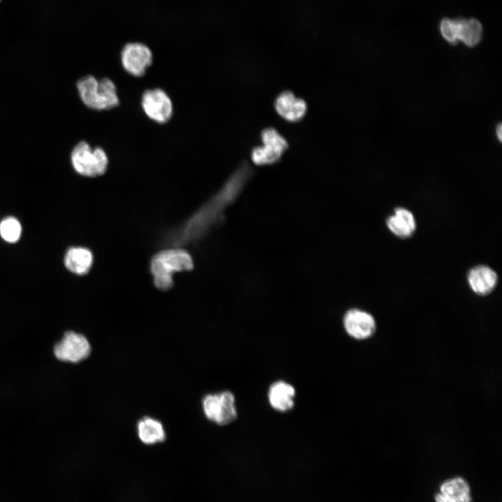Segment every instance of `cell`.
Returning <instances> with one entry per match:
<instances>
[{
    "label": "cell",
    "mask_w": 502,
    "mask_h": 502,
    "mask_svg": "<svg viewBox=\"0 0 502 502\" xmlns=\"http://www.w3.org/2000/svg\"><path fill=\"white\" fill-rule=\"evenodd\" d=\"M137 432L140 441L146 445L160 443L166 439L162 423L150 416H144L138 420Z\"/></svg>",
    "instance_id": "cell-16"
},
{
    "label": "cell",
    "mask_w": 502,
    "mask_h": 502,
    "mask_svg": "<svg viewBox=\"0 0 502 502\" xmlns=\"http://www.w3.org/2000/svg\"><path fill=\"white\" fill-rule=\"evenodd\" d=\"M458 40L469 47L478 45L482 38V26L476 18H456Z\"/></svg>",
    "instance_id": "cell-18"
},
{
    "label": "cell",
    "mask_w": 502,
    "mask_h": 502,
    "mask_svg": "<svg viewBox=\"0 0 502 502\" xmlns=\"http://www.w3.org/2000/svg\"><path fill=\"white\" fill-rule=\"evenodd\" d=\"M70 161L75 171L86 177H96L105 173L108 165V157L100 147L92 148L87 142L82 141L73 149Z\"/></svg>",
    "instance_id": "cell-4"
},
{
    "label": "cell",
    "mask_w": 502,
    "mask_h": 502,
    "mask_svg": "<svg viewBox=\"0 0 502 502\" xmlns=\"http://www.w3.org/2000/svg\"><path fill=\"white\" fill-rule=\"evenodd\" d=\"M121 61L127 73L135 77H142L151 65L153 54L146 45L129 43L122 49Z\"/></svg>",
    "instance_id": "cell-9"
},
{
    "label": "cell",
    "mask_w": 502,
    "mask_h": 502,
    "mask_svg": "<svg viewBox=\"0 0 502 502\" xmlns=\"http://www.w3.org/2000/svg\"><path fill=\"white\" fill-rule=\"evenodd\" d=\"M93 261L92 252L83 247L70 248L64 258V264L68 270L77 275L86 274L91 268Z\"/></svg>",
    "instance_id": "cell-17"
},
{
    "label": "cell",
    "mask_w": 502,
    "mask_h": 502,
    "mask_svg": "<svg viewBox=\"0 0 502 502\" xmlns=\"http://www.w3.org/2000/svg\"><path fill=\"white\" fill-rule=\"evenodd\" d=\"M141 104L146 115L158 123H167L172 116V100L161 89L145 91L142 96Z\"/></svg>",
    "instance_id": "cell-8"
},
{
    "label": "cell",
    "mask_w": 502,
    "mask_h": 502,
    "mask_svg": "<svg viewBox=\"0 0 502 502\" xmlns=\"http://www.w3.org/2000/svg\"><path fill=\"white\" fill-rule=\"evenodd\" d=\"M386 224L392 234L402 239L411 237L416 230L413 214L404 207L395 208L393 213L386 218Z\"/></svg>",
    "instance_id": "cell-14"
},
{
    "label": "cell",
    "mask_w": 502,
    "mask_h": 502,
    "mask_svg": "<svg viewBox=\"0 0 502 502\" xmlns=\"http://www.w3.org/2000/svg\"><path fill=\"white\" fill-rule=\"evenodd\" d=\"M274 107L279 116L289 122L301 121L307 112L305 101L289 91H283L276 97Z\"/></svg>",
    "instance_id": "cell-13"
},
{
    "label": "cell",
    "mask_w": 502,
    "mask_h": 502,
    "mask_svg": "<svg viewBox=\"0 0 502 502\" xmlns=\"http://www.w3.org/2000/svg\"><path fill=\"white\" fill-rule=\"evenodd\" d=\"M434 500L435 502H472L470 485L460 476L447 479L440 485Z\"/></svg>",
    "instance_id": "cell-11"
},
{
    "label": "cell",
    "mask_w": 502,
    "mask_h": 502,
    "mask_svg": "<svg viewBox=\"0 0 502 502\" xmlns=\"http://www.w3.org/2000/svg\"><path fill=\"white\" fill-rule=\"evenodd\" d=\"M1 0H0V2H1Z\"/></svg>",
    "instance_id": "cell-22"
},
{
    "label": "cell",
    "mask_w": 502,
    "mask_h": 502,
    "mask_svg": "<svg viewBox=\"0 0 502 502\" xmlns=\"http://www.w3.org/2000/svg\"><path fill=\"white\" fill-rule=\"evenodd\" d=\"M498 275L487 265H477L467 273V281L471 289L478 296L490 294L498 284Z\"/></svg>",
    "instance_id": "cell-12"
},
{
    "label": "cell",
    "mask_w": 502,
    "mask_h": 502,
    "mask_svg": "<svg viewBox=\"0 0 502 502\" xmlns=\"http://www.w3.org/2000/svg\"><path fill=\"white\" fill-rule=\"evenodd\" d=\"M193 260L190 253L182 247H170L155 254L150 261V271L153 283L160 290L167 291L174 285V273L190 271Z\"/></svg>",
    "instance_id": "cell-2"
},
{
    "label": "cell",
    "mask_w": 502,
    "mask_h": 502,
    "mask_svg": "<svg viewBox=\"0 0 502 502\" xmlns=\"http://www.w3.org/2000/svg\"><path fill=\"white\" fill-rule=\"evenodd\" d=\"M343 325L347 333L358 340L370 337L376 327L375 319L371 314L357 308L351 309L345 313Z\"/></svg>",
    "instance_id": "cell-10"
},
{
    "label": "cell",
    "mask_w": 502,
    "mask_h": 502,
    "mask_svg": "<svg viewBox=\"0 0 502 502\" xmlns=\"http://www.w3.org/2000/svg\"><path fill=\"white\" fill-rule=\"evenodd\" d=\"M496 135L499 141L501 140L502 136V127L501 124H499L496 128Z\"/></svg>",
    "instance_id": "cell-21"
},
{
    "label": "cell",
    "mask_w": 502,
    "mask_h": 502,
    "mask_svg": "<svg viewBox=\"0 0 502 502\" xmlns=\"http://www.w3.org/2000/svg\"><path fill=\"white\" fill-rule=\"evenodd\" d=\"M76 85L82 101L89 108L110 109L119 104L116 87L107 77L97 79L92 75H86L79 79Z\"/></svg>",
    "instance_id": "cell-3"
},
{
    "label": "cell",
    "mask_w": 502,
    "mask_h": 502,
    "mask_svg": "<svg viewBox=\"0 0 502 502\" xmlns=\"http://www.w3.org/2000/svg\"><path fill=\"white\" fill-rule=\"evenodd\" d=\"M21 231V225L14 218H7L0 223V235L8 243L16 242L20 237Z\"/></svg>",
    "instance_id": "cell-19"
},
{
    "label": "cell",
    "mask_w": 502,
    "mask_h": 502,
    "mask_svg": "<svg viewBox=\"0 0 502 502\" xmlns=\"http://www.w3.org/2000/svg\"><path fill=\"white\" fill-rule=\"evenodd\" d=\"M295 395V388L291 384L283 381H277L270 386L268 398L274 409L285 412L294 407Z\"/></svg>",
    "instance_id": "cell-15"
},
{
    "label": "cell",
    "mask_w": 502,
    "mask_h": 502,
    "mask_svg": "<svg viewBox=\"0 0 502 502\" xmlns=\"http://www.w3.org/2000/svg\"><path fill=\"white\" fill-rule=\"evenodd\" d=\"M262 144L252 149L251 159L257 165L277 162L288 148L285 138L273 128H267L261 134Z\"/></svg>",
    "instance_id": "cell-7"
},
{
    "label": "cell",
    "mask_w": 502,
    "mask_h": 502,
    "mask_svg": "<svg viewBox=\"0 0 502 502\" xmlns=\"http://www.w3.org/2000/svg\"><path fill=\"white\" fill-rule=\"evenodd\" d=\"M201 405L206 418L219 425L229 424L237 418L235 397L230 391L207 394Z\"/></svg>",
    "instance_id": "cell-6"
},
{
    "label": "cell",
    "mask_w": 502,
    "mask_h": 502,
    "mask_svg": "<svg viewBox=\"0 0 502 502\" xmlns=\"http://www.w3.org/2000/svg\"><path fill=\"white\" fill-rule=\"evenodd\" d=\"M252 174L249 164L243 162L215 195L165 234V243L170 247H183L201 239L218 221L224 208L238 195Z\"/></svg>",
    "instance_id": "cell-1"
},
{
    "label": "cell",
    "mask_w": 502,
    "mask_h": 502,
    "mask_svg": "<svg viewBox=\"0 0 502 502\" xmlns=\"http://www.w3.org/2000/svg\"><path fill=\"white\" fill-rule=\"evenodd\" d=\"M52 352L59 361L76 364L89 358L91 346L85 335L68 330L53 346Z\"/></svg>",
    "instance_id": "cell-5"
},
{
    "label": "cell",
    "mask_w": 502,
    "mask_h": 502,
    "mask_svg": "<svg viewBox=\"0 0 502 502\" xmlns=\"http://www.w3.org/2000/svg\"><path fill=\"white\" fill-rule=\"evenodd\" d=\"M439 31L442 38L449 44L459 43L456 19L443 18L439 23Z\"/></svg>",
    "instance_id": "cell-20"
}]
</instances>
